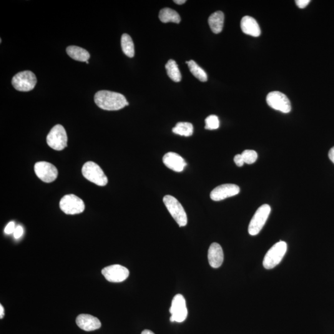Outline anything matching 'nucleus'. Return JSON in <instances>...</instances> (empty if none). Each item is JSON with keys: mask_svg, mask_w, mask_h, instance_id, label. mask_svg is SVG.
Returning a JSON list of instances; mask_svg holds the SVG:
<instances>
[{"mask_svg": "<svg viewBox=\"0 0 334 334\" xmlns=\"http://www.w3.org/2000/svg\"><path fill=\"white\" fill-rule=\"evenodd\" d=\"M15 224L13 222H10L8 224L6 225V227L4 228V233L6 234L10 235L11 233H13L15 230Z\"/></svg>", "mask_w": 334, "mask_h": 334, "instance_id": "27", "label": "nucleus"}, {"mask_svg": "<svg viewBox=\"0 0 334 334\" xmlns=\"http://www.w3.org/2000/svg\"><path fill=\"white\" fill-rule=\"evenodd\" d=\"M234 162L238 167H242L244 165V160L243 159L242 154L236 155L234 157Z\"/></svg>", "mask_w": 334, "mask_h": 334, "instance_id": "29", "label": "nucleus"}, {"mask_svg": "<svg viewBox=\"0 0 334 334\" xmlns=\"http://www.w3.org/2000/svg\"><path fill=\"white\" fill-rule=\"evenodd\" d=\"M4 310L3 306L2 305H0V318L2 319L4 318Z\"/></svg>", "mask_w": 334, "mask_h": 334, "instance_id": "32", "label": "nucleus"}, {"mask_svg": "<svg viewBox=\"0 0 334 334\" xmlns=\"http://www.w3.org/2000/svg\"><path fill=\"white\" fill-rule=\"evenodd\" d=\"M165 69L167 70L168 76L172 81L176 82H179L182 80V74L177 62L173 60H170L165 65Z\"/></svg>", "mask_w": 334, "mask_h": 334, "instance_id": "21", "label": "nucleus"}, {"mask_svg": "<svg viewBox=\"0 0 334 334\" xmlns=\"http://www.w3.org/2000/svg\"><path fill=\"white\" fill-rule=\"evenodd\" d=\"M224 18V14L222 11H216L210 15L208 22L213 33L219 34L222 31Z\"/></svg>", "mask_w": 334, "mask_h": 334, "instance_id": "18", "label": "nucleus"}, {"mask_svg": "<svg viewBox=\"0 0 334 334\" xmlns=\"http://www.w3.org/2000/svg\"><path fill=\"white\" fill-rule=\"evenodd\" d=\"M67 136L64 127L57 125L50 130L47 136V144L55 150H62L67 147Z\"/></svg>", "mask_w": 334, "mask_h": 334, "instance_id": "5", "label": "nucleus"}, {"mask_svg": "<svg viewBox=\"0 0 334 334\" xmlns=\"http://www.w3.org/2000/svg\"><path fill=\"white\" fill-rule=\"evenodd\" d=\"M85 63H86L87 64H89V62H88V61L86 62H85Z\"/></svg>", "mask_w": 334, "mask_h": 334, "instance_id": "35", "label": "nucleus"}, {"mask_svg": "<svg viewBox=\"0 0 334 334\" xmlns=\"http://www.w3.org/2000/svg\"><path fill=\"white\" fill-rule=\"evenodd\" d=\"M310 0H297L296 1V4L298 7L303 9L307 6L308 4L310 2Z\"/></svg>", "mask_w": 334, "mask_h": 334, "instance_id": "30", "label": "nucleus"}, {"mask_svg": "<svg viewBox=\"0 0 334 334\" xmlns=\"http://www.w3.org/2000/svg\"><path fill=\"white\" fill-rule=\"evenodd\" d=\"M163 162L165 166L177 172H181L187 165L182 156L175 152H168L163 157Z\"/></svg>", "mask_w": 334, "mask_h": 334, "instance_id": "15", "label": "nucleus"}, {"mask_svg": "<svg viewBox=\"0 0 334 334\" xmlns=\"http://www.w3.org/2000/svg\"><path fill=\"white\" fill-rule=\"evenodd\" d=\"M102 273L109 282L114 283L124 282L130 275L129 270L119 265L107 266L103 268Z\"/></svg>", "mask_w": 334, "mask_h": 334, "instance_id": "11", "label": "nucleus"}, {"mask_svg": "<svg viewBox=\"0 0 334 334\" xmlns=\"http://www.w3.org/2000/svg\"><path fill=\"white\" fill-rule=\"evenodd\" d=\"M270 211L271 208L268 204H264L258 208L252 219L251 220L248 227V232L250 235L255 236L259 234L268 219Z\"/></svg>", "mask_w": 334, "mask_h": 334, "instance_id": "7", "label": "nucleus"}, {"mask_svg": "<svg viewBox=\"0 0 334 334\" xmlns=\"http://www.w3.org/2000/svg\"><path fill=\"white\" fill-rule=\"evenodd\" d=\"M121 45L123 52L127 57L133 58L134 56V45L132 37L127 34L122 36Z\"/></svg>", "mask_w": 334, "mask_h": 334, "instance_id": "24", "label": "nucleus"}, {"mask_svg": "<svg viewBox=\"0 0 334 334\" xmlns=\"http://www.w3.org/2000/svg\"><path fill=\"white\" fill-rule=\"evenodd\" d=\"M240 192L238 186L234 184H224L218 186L210 193L211 200L219 201L228 198L234 197Z\"/></svg>", "mask_w": 334, "mask_h": 334, "instance_id": "13", "label": "nucleus"}, {"mask_svg": "<svg viewBox=\"0 0 334 334\" xmlns=\"http://www.w3.org/2000/svg\"><path fill=\"white\" fill-rule=\"evenodd\" d=\"M94 101L100 109L108 111L121 110L129 105L124 95L109 90L97 92L95 94Z\"/></svg>", "mask_w": 334, "mask_h": 334, "instance_id": "1", "label": "nucleus"}, {"mask_svg": "<svg viewBox=\"0 0 334 334\" xmlns=\"http://www.w3.org/2000/svg\"><path fill=\"white\" fill-rule=\"evenodd\" d=\"M329 157L334 164V147L332 148L329 152Z\"/></svg>", "mask_w": 334, "mask_h": 334, "instance_id": "31", "label": "nucleus"}, {"mask_svg": "<svg viewBox=\"0 0 334 334\" xmlns=\"http://www.w3.org/2000/svg\"><path fill=\"white\" fill-rule=\"evenodd\" d=\"M60 209L67 215L78 214L83 212L85 204L81 199L74 195H67L60 202Z\"/></svg>", "mask_w": 334, "mask_h": 334, "instance_id": "9", "label": "nucleus"}, {"mask_svg": "<svg viewBox=\"0 0 334 334\" xmlns=\"http://www.w3.org/2000/svg\"><path fill=\"white\" fill-rule=\"evenodd\" d=\"M186 1H187L186 0H175V1H173L176 4L180 5L185 4Z\"/></svg>", "mask_w": 334, "mask_h": 334, "instance_id": "33", "label": "nucleus"}, {"mask_svg": "<svg viewBox=\"0 0 334 334\" xmlns=\"http://www.w3.org/2000/svg\"><path fill=\"white\" fill-rule=\"evenodd\" d=\"M205 129L214 130L219 128L220 122L218 118L216 115H210L205 120Z\"/></svg>", "mask_w": 334, "mask_h": 334, "instance_id": "25", "label": "nucleus"}, {"mask_svg": "<svg viewBox=\"0 0 334 334\" xmlns=\"http://www.w3.org/2000/svg\"><path fill=\"white\" fill-rule=\"evenodd\" d=\"M165 206L176 222L180 227H185L188 223V218L184 208L180 202L172 196H165L163 199Z\"/></svg>", "mask_w": 334, "mask_h": 334, "instance_id": "3", "label": "nucleus"}, {"mask_svg": "<svg viewBox=\"0 0 334 334\" xmlns=\"http://www.w3.org/2000/svg\"><path fill=\"white\" fill-rule=\"evenodd\" d=\"M159 19L164 23L167 22H173V23L179 24L181 21V17L179 14L175 10L165 7L160 10Z\"/></svg>", "mask_w": 334, "mask_h": 334, "instance_id": "20", "label": "nucleus"}, {"mask_svg": "<svg viewBox=\"0 0 334 334\" xmlns=\"http://www.w3.org/2000/svg\"><path fill=\"white\" fill-rule=\"evenodd\" d=\"M241 29L243 33L257 37L260 36L261 31L260 26L253 17L246 16L241 21Z\"/></svg>", "mask_w": 334, "mask_h": 334, "instance_id": "17", "label": "nucleus"}, {"mask_svg": "<svg viewBox=\"0 0 334 334\" xmlns=\"http://www.w3.org/2000/svg\"><path fill=\"white\" fill-rule=\"evenodd\" d=\"M242 156L244 162L247 164H253L258 159L257 152L253 150H245L242 152Z\"/></svg>", "mask_w": 334, "mask_h": 334, "instance_id": "26", "label": "nucleus"}, {"mask_svg": "<svg viewBox=\"0 0 334 334\" xmlns=\"http://www.w3.org/2000/svg\"><path fill=\"white\" fill-rule=\"evenodd\" d=\"M141 334H155L153 333L152 331H151L144 330L142 331Z\"/></svg>", "mask_w": 334, "mask_h": 334, "instance_id": "34", "label": "nucleus"}, {"mask_svg": "<svg viewBox=\"0 0 334 334\" xmlns=\"http://www.w3.org/2000/svg\"><path fill=\"white\" fill-rule=\"evenodd\" d=\"M34 171L37 177L45 183H52L57 179L58 170L56 167L47 162H39L35 164Z\"/></svg>", "mask_w": 334, "mask_h": 334, "instance_id": "12", "label": "nucleus"}, {"mask_svg": "<svg viewBox=\"0 0 334 334\" xmlns=\"http://www.w3.org/2000/svg\"><path fill=\"white\" fill-rule=\"evenodd\" d=\"M186 63L188 65V67H189L190 71L193 74V76L197 77L200 81L206 82L207 81L206 72L197 63L193 61V60H190V61Z\"/></svg>", "mask_w": 334, "mask_h": 334, "instance_id": "23", "label": "nucleus"}, {"mask_svg": "<svg viewBox=\"0 0 334 334\" xmlns=\"http://www.w3.org/2000/svg\"><path fill=\"white\" fill-rule=\"evenodd\" d=\"M76 322L79 328L87 332L99 330L102 326L99 319L86 314H82L77 316Z\"/></svg>", "mask_w": 334, "mask_h": 334, "instance_id": "14", "label": "nucleus"}, {"mask_svg": "<svg viewBox=\"0 0 334 334\" xmlns=\"http://www.w3.org/2000/svg\"><path fill=\"white\" fill-rule=\"evenodd\" d=\"M84 178L100 187H104L108 183V178L102 168L94 162H87L82 168Z\"/></svg>", "mask_w": 334, "mask_h": 334, "instance_id": "4", "label": "nucleus"}, {"mask_svg": "<svg viewBox=\"0 0 334 334\" xmlns=\"http://www.w3.org/2000/svg\"><path fill=\"white\" fill-rule=\"evenodd\" d=\"M268 106L284 114H288L292 110L290 100L283 93L278 91L271 92L266 97Z\"/></svg>", "mask_w": 334, "mask_h": 334, "instance_id": "10", "label": "nucleus"}, {"mask_svg": "<svg viewBox=\"0 0 334 334\" xmlns=\"http://www.w3.org/2000/svg\"><path fill=\"white\" fill-rule=\"evenodd\" d=\"M23 228H22L21 226H17V227L15 228V230L13 233L14 237L16 238V239H19V238H21L22 235H23Z\"/></svg>", "mask_w": 334, "mask_h": 334, "instance_id": "28", "label": "nucleus"}, {"mask_svg": "<svg viewBox=\"0 0 334 334\" xmlns=\"http://www.w3.org/2000/svg\"><path fill=\"white\" fill-rule=\"evenodd\" d=\"M67 54L76 61L86 62L90 59L89 53L86 50L77 46H69L67 49Z\"/></svg>", "mask_w": 334, "mask_h": 334, "instance_id": "19", "label": "nucleus"}, {"mask_svg": "<svg viewBox=\"0 0 334 334\" xmlns=\"http://www.w3.org/2000/svg\"><path fill=\"white\" fill-rule=\"evenodd\" d=\"M223 252L222 248L217 243L211 244L208 250V261L211 267L218 268L222 266L223 262Z\"/></svg>", "mask_w": 334, "mask_h": 334, "instance_id": "16", "label": "nucleus"}, {"mask_svg": "<svg viewBox=\"0 0 334 334\" xmlns=\"http://www.w3.org/2000/svg\"><path fill=\"white\" fill-rule=\"evenodd\" d=\"M171 322L183 323L188 316V310L186 300L182 295L177 294L173 298L172 305L170 308Z\"/></svg>", "mask_w": 334, "mask_h": 334, "instance_id": "8", "label": "nucleus"}, {"mask_svg": "<svg viewBox=\"0 0 334 334\" xmlns=\"http://www.w3.org/2000/svg\"><path fill=\"white\" fill-rule=\"evenodd\" d=\"M193 126L190 123L179 122L173 128L172 132L176 134L189 137L193 134Z\"/></svg>", "mask_w": 334, "mask_h": 334, "instance_id": "22", "label": "nucleus"}, {"mask_svg": "<svg viewBox=\"0 0 334 334\" xmlns=\"http://www.w3.org/2000/svg\"><path fill=\"white\" fill-rule=\"evenodd\" d=\"M36 75L32 71L18 72L12 79V85L15 89L21 92H29L34 89L37 84Z\"/></svg>", "mask_w": 334, "mask_h": 334, "instance_id": "6", "label": "nucleus"}, {"mask_svg": "<svg viewBox=\"0 0 334 334\" xmlns=\"http://www.w3.org/2000/svg\"><path fill=\"white\" fill-rule=\"evenodd\" d=\"M287 251V244L285 242L275 243L266 253L263 260V266L266 269H272L283 260Z\"/></svg>", "mask_w": 334, "mask_h": 334, "instance_id": "2", "label": "nucleus"}]
</instances>
